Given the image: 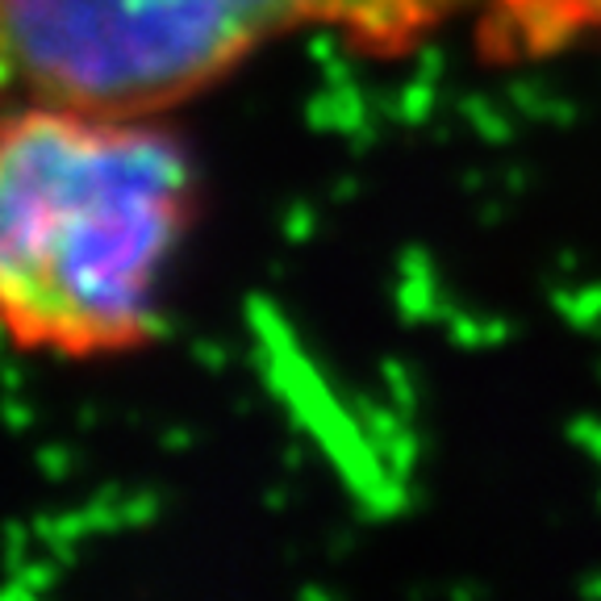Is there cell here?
<instances>
[{
  "label": "cell",
  "instance_id": "6da1fadb",
  "mask_svg": "<svg viewBox=\"0 0 601 601\" xmlns=\"http://www.w3.org/2000/svg\"><path fill=\"white\" fill-rule=\"evenodd\" d=\"M192 218V164L159 117L30 101L0 134V314L18 351L143 347Z\"/></svg>",
  "mask_w": 601,
  "mask_h": 601
},
{
  "label": "cell",
  "instance_id": "7a4b0ae2",
  "mask_svg": "<svg viewBox=\"0 0 601 601\" xmlns=\"http://www.w3.org/2000/svg\"><path fill=\"white\" fill-rule=\"evenodd\" d=\"M293 34L413 51L468 34L506 55L601 42V0H0L21 96L164 117Z\"/></svg>",
  "mask_w": 601,
  "mask_h": 601
}]
</instances>
